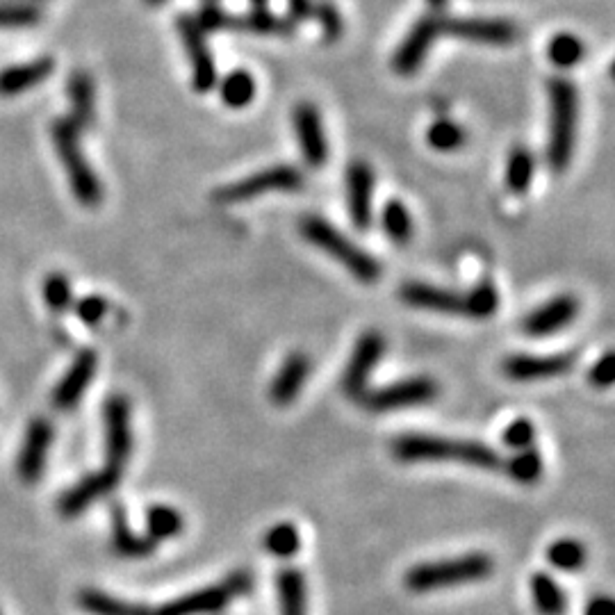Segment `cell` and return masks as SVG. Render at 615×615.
<instances>
[{
  "label": "cell",
  "instance_id": "e0dca14e",
  "mask_svg": "<svg viewBox=\"0 0 615 615\" xmlns=\"http://www.w3.org/2000/svg\"><path fill=\"white\" fill-rule=\"evenodd\" d=\"M96 367H98L96 351L92 349L80 351L76 360L71 363L69 372L64 374V379L57 383V388L53 392V406L60 410H69L73 406H78V401L82 399V395H85V390L94 379Z\"/></svg>",
  "mask_w": 615,
  "mask_h": 615
},
{
  "label": "cell",
  "instance_id": "7bdbcfd3",
  "mask_svg": "<svg viewBox=\"0 0 615 615\" xmlns=\"http://www.w3.org/2000/svg\"><path fill=\"white\" fill-rule=\"evenodd\" d=\"M502 438L508 449L522 451L533 445V440H536V429H533V424L529 420H515L506 426Z\"/></svg>",
  "mask_w": 615,
  "mask_h": 615
},
{
  "label": "cell",
  "instance_id": "9c48e42d",
  "mask_svg": "<svg viewBox=\"0 0 615 615\" xmlns=\"http://www.w3.org/2000/svg\"><path fill=\"white\" fill-rule=\"evenodd\" d=\"M438 397V383L429 376H415L385 388L365 390V395L358 399V404L369 413H390L410 406H424Z\"/></svg>",
  "mask_w": 615,
  "mask_h": 615
},
{
  "label": "cell",
  "instance_id": "52a82bcc",
  "mask_svg": "<svg viewBox=\"0 0 615 615\" xmlns=\"http://www.w3.org/2000/svg\"><path fill=\"white\" fill-rule=\"evenodd\" d=\"M303 187V174L292 164H276V167L262 169L258 174L246 176L237 183L219 187L215 201L219 203H244L267 192H297Z\"/></svg>",
  "mask_w": 615,
  "mask_h": 615
},
{
  "label": "cell",
  "instance_id": "f1b7e54d",
  "mask_svg": "<svg viewBox=\"0 0 615 615\" xmlns=\"http://www.w3.org/2000/svg\"><path fill=\"white\" fill-rule=\"evenodd\" d=\"M80 606L92 615H146V604L119 600L103 590H82Z\"/></svg>",
  "mask_w": 615,
  "mask_h": 615
},
{
  "label": "cell",
  "instance_id": "7c38bea8",
  "mask_svg": "<svg viewBox=\"0 0 615 615\" xmlns=\"http://www.w3.org/2000/svg\"><path fill=\"white\" fill-rule=\"evenodd\" d=\"M385 354V340L379 333L369 331L365 335H360L356 342L354 354H351L347 369L342 374V390L344 395L351 399H360L365 395L369 374L374 372V367L379 365V360Z\"/></svg>",
  "mask_w": 615,
  "mask_h": 615
},
{
  "label": "cell",
  "instance_id": "4fadbf2b",
  "mask_svg": "<svg viewBox=\"0 0 615 615\" xmlns=\"http://www.w3.org/2000/svg\"><path fill=\"white\" fill-rule=\"evenodd\" d=\"M292 121L303 160H306L308 167L322 169L328 162V139L317 108L313 103H299L294 108Z\"/></svg>",
  "mask_w": 615,
  "mask_h": 615
},
{
  "label": "cell",
  "instance_id": "8d00e7d4",
  "mask_svg": "<svg viewBox=\"0 0 615 615\" xmlns=\"http://www.w3.org/2000/svg\"><path fill=\"white\" fill-rule=\"evenodd\" d=\"M547 559H549V563L554 565V568L565 570V572H574V570L584 568L586 547L574 538H561L547 549Z\"/></svg>",
  "mask_w": 615,
  "mask_h": 615
},
{
  "label": "cell",
  "instance_id": "d4e9b609",
  "mask_svg": "<svg viewBox=\"0 0 615 615\" xmlns=\"http://www.w3.org/2000/svg\"><path fill=\"white\" fill-rule=\"evenodd\" d=\"M67 96L71 103V121L76 128H89L96 117V89L87 71H73L67 82Z\"/></svg>",
  "mask_w": 615,
  "mask_h": 615
},
{
  "label": "cell",
  "instance_id": "484cf974",
  "mask_svg": "<svg viewBox=\"0 0 615 615\" xmlns=\"http://www.w3.org/2000/svg\"><path fill=\"white\" fill-rule=\"evenodd\" d=\"M231 30L251 32V35L262 37H290L294 32V21L287 19V16L269 12L265 7H258V10L249 14L233 16Z\"/></svg>",
  "mask_w": 615,
  "mask_h": 615
},
{
  "label": "cell",
  "instance_id": "5b68a950",
  "mask_svg": "<svg viewBox=\"0 0 615 615\" xmlns=\"http://www.w3.org/2000/svg\"><path fill=\"white\" fill-rule=\"evenodd\" d=\"M78 133L80 130L69 117L57 119L51 128L57 158H60L64 171H67L73 196L82 205H87V208H94L103 199V187L101 180L94 174L92 164L87 162L85 153H82Z\"/></svg>",
  "mask_w": 615,
  "mask_h": 615
},
{
  "label": "cell",
  "instance_id": "ba28073f",
  "mask_svg": "<svg viewBox=\"0 0 615 615\" xmlns=\"http://www.w3.org/2000/svg\"><path fill=\"white\" fill-rule=\"evenodd\" d=\"M105 467L114 477L121 479L133 451V429H130V404L123 395H114L105 401Z\"/></svg>",
  "mask_w": 615,
  "mask_h": 615
},
{
  "label": "cell",
  "instance_id": "f35d334b",
  "mask_svg": "<svg viewBox=\"0 0 615 615\" xmlns=\"http://www.w3.org/2000/svg\"><path fill=\"white\" fill-rule=\"evenodd\" d=\"M44 301L53 313H64L73 306V287L64 274H48L44 281Z\"/></svg>",
  "mask_w": 615,
  "mask_h": 615
},
{
  "label": "cell",
  "instance_id": "603a6c76",
  "mask_svg": "<svg viewBox=\"0 0 615 615\" xmlns=\"http://www.w3.org/2000/svg\"><path fill=\"white\" fill-rule=\"evenodd\" d=\"M310 376V360L303 354H290L285 360L278 374L274 376L272 388H269V399L276 406H290L294 399L299 397Z\"/></svg>",
  "mask_w": 615,
  "mask_h": 615
},
{
  "label": "cell",
  "instance_id": "4316f807",
  "mask_svg": "<svg viewBox=\"0 0 615 615\" xmlns=\"http://www.w3.org/2000/svg\"><path fill=\"white\" fill-rule=\"evenodd\" d=\"M278 611L281 615H308V597H306V579L294 568H285L278 572Z\"/></svg>",
  "mask_w": 615,
  "mask_h": 615
},
{
  "label": "cell",
  "instance_id": "1f68e13d",
  "mask_svg": "<svg viewBox=\"0 0 615 615\" xmlns=\"http://www.w3.org/2000/svg\"><path fill=\"white\" fill-rule=\"evenodd\" d=\"M146 524H149V536L155 543H164V540L176 538L183 533V515L169 504H153L146 513Z\"/></svg>",
  "mask_w": 615,
  "mask_h": 615
},
{
  "label": "cell",
  "instance_id": "e575fe53",
  "mask_svg": "<svg viewBox=\"0 0 615 615\" xmlns=\"http://www.w3.org/2000/svg\"><path fill=\"white\" fill-rule=\"evenodd\" d=\"M547 55L554 67L570 69L574 67V64H579L581 60H584L586 46L579 37L570 35V32H561V35H556L552 41H549Z\"/></svg>",
  "mask_w": 615,
  "mask_h": 615
},
{
  "label": "cell",
  "instance_id": "4dcf8cb0",
  "mask_svg": "<svg viewBox=\"0 0 615 615\" xmlns=\"http://www.w3.org/2000/svg\"><path fill=\"white\" fill-rule=\"evenodd\" d=\"M536 174V158L524 146H515L506 160V187L513 194H524L533 183Z\"/></svg>",
  "mask_w": 615,
  "mask_h": 615
},
{
  "label": "cell",
  "instance_id": "7402d4cb",
  "mask_svg": "<svg viewBox=\"0 0 615 615\" xmlns=\"http://www.w3.org/2000/svg\"><path fill=\"white\" fill-rule=\"evenodd\" d=\"M55 71L53 57H37L32 62L16 64L0 71V96H19L41 85Z\"/></svg>",
  "mask_w": 615,
  "mask_h": 615
},
{
  "label": "cell",
  "instance_id": "7a4b0ae2",
  "mask_svg": "<svg viewBox=\"0 0 615 615\" xmlns=\"http://www.w3.org/2000/svg\"><path fill=\"white\" fill-rule=\"evenodd\" d=\"M495 572V559L486 552H470L454 559L420 563L406 572V588L410 593H433L458 586L479 584Z\"/></svg>",
  "mask_w": 615,
  "mask_h": 615
},
{
  "label": "cell",
  "instance_id": "b9f144b4",
  "mask_svg": "<svg viewBox=\"0 0 615 615\" xmlns=\"http://www.w3.org/2000/svg\"><path fill=\"white\" fill-rule=\"evenodd\" d=\"M39 19L37 7L28 3H0V28H30Z\"/></svg>",
  "mask_w": 615,
  "mask_h": 615
},
{
  "label": "cell",
  "instance_id": "d6a6232c",
  "mask_svg": "<svg viewBox=\"0 0 615 615\" xmlns=\"http://www.w3.org/2000/svg\"><path fill=\"white\" fill-rule=\"evenodd\" d=\"M504 472L513 481L529 486V483H536L540 477H543V456H540L533 447L515 451V454L504 463Z\"/></svg>",
  "mask_w": 615,
  "mask_h": 615
},
{
  "label": "cell",
  "instance_id": "ac0fdd59",
  "mask_svg": "<svg viewBox=\"0 0 615 615\" xmlns=\"http://www.w3.org/2000/svg\"><path fill=\"white\" fill-rule=\"evenodd\" d=\"M372 190L374 171L367 162H354L347 171V203L354 226L367 231L372 226Z\"/></svg>",
  "mask_w": 615,
  "mask_h": 615
},
{
  "label": "cell",
  "instance_id": "83f0119b",
  "mask_svg": "<svg viewBox=\"0 0 615 615\" xmlns=\"http://www.w3.org/2000/svg\"><path fill=\"white\" fill-rule=\"evenodd\" d=\"M531 595L533 606L540 615H565L568 611V597L565 590L556 584V579L547 572H536L531 577Z\"/></svg>",
  "mask_w": 615,
  "mask_h": 615
},
{
  "label": "cell",
  "instance_id": "d6986e66",
  "mask_svg": "<svg viewBox=\"0 0 615 615\" xmlns=\"http://www.w3.org/2000/svg\"><path fill=\"white\" fill-rule=\"evenodd\" d=\"M51 442H53V424L44 420V417L32 420L19 454V474L23 481L35 483L41 477Z\"/></svg>",
  "mask_w": 615,
  "mask_h": 615
},
{
  "label": "cell",
  "instance_id": "f5cc1de1",
  "mask_svg": "<svg viewBox=\"0 0 615 615\" xmlns=\"http://www.w3.org/2000/svg\"><path fill=\"white\" fill-rule=\"evenodd\" d=\"M144 3H146V5H153V7H158V5H164V3H167V0H144Z\"/></svg>",
  "mask_w": 615,
  "mask_h": 615
},
{
  "label": "cell",
  "instance_id": "bcb514c9",
  "mask_svg": "<svg viewBox=\"0 0 615 615\" xmlns=\"http://www.w3.org/2000/svg\"><path fill=\"white\" fill-rule=\"evenodd\" d=\"M588 379H590V385H595V388H609V385L613 383V356L606 354L597 360L593 369H590Z\"/></svg>",
  "mask_w": 615,
  "mask_h": 615
},
{
  "label": "cell",
  "instance_id": "60d3db41",
  "mask_svg": "<svg viewBox=\"0 0 615 615\" xmlns=\"http://www.w3.org/2000/svg\"><path fill=\"white\" fill-rule=\"evenodd\" d=\"M313 19H317L319 26H322V35L326 41H331L333 44V41H338L342 37L344 21L333 0H315Z\"/></svg>",
  "mask_w": 615,
  "mask_h": 615
},
{
  "label": "cell",
  "instance_id": "f6af8a7d",
  "mask_svg": "<svg viewBox=\"0 0 615 615\" xmlns=\"http://www.w3.org/2000/svg\"><path fill=\"white\" fill-rule=\"evenodd\" d=\"M110 303L105 301L103 297H98V294H89V297H82L80 301H76V315L80 317V322H85L87 326H96L101 319L108 313Z\"/></svg>",
  "mask_w": 615,
  "mask_h": 615
},
{
  "label": "cell",
  "instance_id": "2e32d148",
  "mask_svg": "<svg viewBox=\"0 0 615 615\" xmlns=\"http://www.w3.org/2000/svg\"><path fill=\"white\" fill-rule=\"evenodd\" d=\"M401 301L408 306L431 310L442 315H467V294L445 290V287L426 285V283H406L399 292Z\"/></svg>",
  "mask_w": 615,
  "mask_h": 615
},
{
  "label": "cell",
  "instance_id": "ab89813d",
  "mask_svg": "<svg viewBox=\"0 0 615 615\" xmlns=\"http://www.w3.org/2000/svg\"><path fill=\"white\" fill-rule=\"evenodd\" d=\"M499 294L492 283H481L467 294V317L488 319L497 313Z\"/></svg>",
  "mask_w": 615,
  "mask_h": 615
},
{
  "label": "cell",
  "instance_id": "cb8c5ba5",
  "mask_svg": "<svg viewBox=\"0 0 615 615\" xmlns=\"http://www.w3.org/2000/svg\"><path fill=\"white\" fill-rule=\"evenodd\" d=\"M112 543L114 549L126 559H144L155 552L158 543L149 536H139L128 524L126 508L121 504H112Z\"/></svg>",
  "mask_w": 615,
  "mask_h": 615
},
{
  "label": "cell",
  "instance_id": "681fc988",
  "mask_svg": "<svg viewBox=\"0 0 615 615\" xmlns=\"http://www.w3.org/2000/svg\"><path fill=\"white\" fill-rule=\"evenodd\" d=\"M426 3H429V7H431L433 12H445V7H447L449 0H426Z\"/></svg>",
  "mask_w": 615,
  "mask_h": 615
},
{
  "label": "cell",
  "instance_id": "d590c367",
  "mask_svg": "<svg viewBox=\"0 0 615 615\" xmlns=\"http://www.w3.org/2000/svg\"><path fill=\"white\" fill-rule=\"evenodd\" d=\"M301 536L292 522H281L265 533V549L278 559H290L299 552Z\"/></svg>",
  "mask_w": 615,
  "mask_h": 615
},
{
  "label": "cell",
  "instance_id": "836d02e7",
  "mask_svg": "<svg viewBox=\"0 0 615 615\" xmlns=\"http://www.w3.org/2000/svg\"><path fill=\"white\" fill-rule=\"evenodd\" d=\"M381 224L383 231L388 233V237L395 244H406L413 235V219H410L408 208L401 201L392 199L385 203V208L381 212Z\"/></svg>",
  "mask_w": 615,
  "mask_h": 615
},
{
  "label": "cell",
  "instance_id": "c3c4849f",
  "mask_svg": "<svg viewBox=\"0 0 615 615\" xmlns=\"http://www.w3.org/2000/svg\"><path fill=\"white\" fill-rule=\"evenodd\" d=\"M586 615H615V604L611 597H595V600L588 604Z\"/></svg>",
  "mask_w": 615,
  "mask_h": 615
},
{
  "label": "cell",
  "instance_id": "8992f818",
  "mask_svg": "<svg viewBox=\"0 0 615 615\" xmlns=\"http://www.w3.org/2000/svg\"><path fill=\"white\" fill-rule=\"evenodd\" d=\"M251 586L253 581L249 572H235L228 574L221 584L192 590V593L180 595L162 606L146 604V615H212L224 611L237 597L249 593Z\"/></svg>",
  "mask_w": 615,
  "mask_h": 615
},
{
  "label": "cell",
  "instance_id": "ee69618b",
  "mask_svg": "<svg viewBox=\"0 0 615 615\" xmlns=\"http://www.w3.org/2000/svg\"><path fill=\"white\" fill-rule=\"evenodd\" d=\"M196 26L203 32H219V30H231L233 14L221 10V5L215 7H201V12L194 16Z\"/></svg>",
  "mask_w": 615,
  "mask_h": 615
},
{
  "label": "cell",
  "instance_id": "44dd1931",
  "mask_svg": "<svg viewBox=\"0 0 615 615\" xmlns=\"http://www.w3.org/2000/svg\"><path fill=\"white\" fill-rule=\"evenodd\" d=\"M579 313V301L570 297V294H561L545 306L533 310V313L524 319V331L533 338H543V335H552L561 328L568 326Z\"/></svg>",
  "mask_w": 615,
  "mask_h": 615
},
{
  "label": "cell",
  "instance_id": "30bf717a",
  "mask_svg": "<svg viewBox=\"0 0 615 615\" xmlns=\"http://www.w3.org/2000/svg\"><path fill=\"white\" fill-rule=\"evenodd\" d=\"M178 35L183 39L187 57H190L192 64V87L194 92L208 94L217 87L219 76H217V64L215 57H212L208 41H205V32L196 26L194 16L183 14L178 16L176 21Z\"/></svg>",
  "mask_w": 615,
  "mask_h": 615
},
{
  "label": "cell",
  "instance_id": "74e56055",
  "mask_svg": "<svg viewBox=\"0 0 615 615\" xmlns=\"http://www.w3.org/2000/svg\"><path fill=\"white\" fill-rule=\"evenodd\" d=\"M426 142H429L431 149H436L440 153L456 151L465 144V130L454 121L440 119L436 123H431L429 130H426Z\"/></svg>",
  "mask_w": 615,
  "mask_h": 615
},
{
  "label": "cell",
  "instance_id": "8fae6325",
  "mask_svg": "<svg viewBox=\"0 0 615 615\" xmlns=\"http://www.w3.org/2000/svg\"><path fill=\"white\" fill-rule=\"evenodd\" d=\"M440 19L442 16L438 14H426L410 28V32L395 51V57H392V71H395L397 76H413V73L420 71L431 46L436 44V39L442 35Z\"/></svg>",
  "mask_w": 615,
  "mask_h": 615
},
{
  "label": "cell",
  "instance_id": "9a60e30c",
  "mask_svg": "<svg viewBox=\"0 0 615 615\" xmlns=\"http://www.w3.org/2000/svg\"><path fill=\"white\" fill-rule=\"evenodd\" d=\"M574 365L572 354H552V356H511L504 360L502 372L511 381L531 383V381H547L556 376L568 374Z\"/></svg>",
  "mask_w": 615,
  "mask_h": 615
},
{
  "label": "cell",
  "instance_id": "3957f363",
  "mask_svg": "<svg viewBox=\"0 0 615 615\" xmlns=\"http://www.w3.org/2000/svg\"><path fill=\"white\" fill-rule=\"evenodd\" d=\"M579 94L568 78L549 80V144L547 162L554 171H565L572 160L577 137Z\"/></svg>",
  "mask_w": 615,
  "mask_h": 615
},
{
  "label": "cell",
  "instance_id": "816d5d0a",
  "mask_svg": "<svg viewBox=\"0 0 615 615\" xmlns=\"http://www.w3.org/2000/svg\"><path fill=\"white\" fill-rule=\"evenodd\" d=\"M201 3H203V7H215V5L221 3V0H201Z\"/></svg>",
  "mask_w": 615,
  "mask_h": 615
},
{
  "label": "cell",
  "instance_id": "f907efd6",
  "mask_svg": "<svg viewBox=\"0 0 615 615\" xmlns=\"http://www.w3.org/2000/svg\"><path fill=\"white\" fill-rule=\"evenodd\" d=\"M249 3L258 10V7H265V5L269 3V0H249Z\"/></svg>",
  "mask_w": 615,
  "mask_h": 615
},
{
  "label": "cell",
  "instance_id": "277c9868",
  "mask_svg": "<svg viewBox=\"0 0 615 615\" xmlns=\"http://www.w3.org/2000/svg\"><path fill=\"white\" fill-rule=\"evenodd\" d=\"M301 235L306 240L322 249L326 256L338 260L347 272L358 278L360 283H374L381 278V265L376 262L365 249H360L358 244L349 240L347 235H342L333 224H328L326 219L317 215H308L301 219Z\"/></svg>",
  "mask_w": 615,
  "mask_h": 615
},
{
  "label": "cell",
  "instance_id": "ffe728a7",
  "mask_svg": "<svg viewBox=\"0 0 615 615\" xmlns=\"http://www.w3.org/2000/svg\"><path fill=\"white\" fill-rule=\"evenodd\" d=\"M119 481L121 479L114 477L108 470L89 474V477L78 481L71 490L64 492L60 499V513L64 518H76V515L85 513L96 499H101L103 495H108V492L117 488Z\"/></svg>",
  "mask_w": 615,
  "mask_h": 615
},
{
  "label": "cell",
  "instance_id": "7dc6e473",
  "mask_svg": "<svg viewBox=\"0 0 615 615\" xmlns=\"http://www.w3.org/2000/svg\"><path fill=\"white\" fill-rule=\"evenodd\" d=\"M287 3H290V16L294 21L313 19L315 0H287Z\"/></svg>",
  "mask_w": 615,
  "mask_h": 615
},
{
  "label": "cell",
  "instance_id": "6da1fadb",
  "mask_svg": "<svg viewBox=\"0 0 615 615\" xmlns=\"http://www.w3.org/2000/svg\"><path fill=\"white\" fill-rule=\"evenodd\" d=\"M392 454L401 463H463L479 470L504 467L497 449L481 445L477 440H456L442 436H401L392 442Z\"/></svg>",
  "mask_w": 615,
  "mask_h": 615
},
{
  "label": "cell",
  "instance_id": "f546056e",
  "mask_svg": "<svg viewBox=\"0 0 615 615\" xmlns=\"http://www.w3.org/2000/svg\"><path fill=\"white\" fill-rule=\"evenodd\" d=\"M219 96L226 103V108L231 110H244L253 98H256V78L249 71H233L228 76L217 82Z\"/></svg>",
  "mask_w": 615,
  "mask_h": 615
},
{
  "label": "cell",
  "instance_id": "5bb4252c",
  "mask_svg": "<svg viewBox=\"0 0 615 615\" xmlns=\"http://www.w3.org/2000/svg\"><path fill=\"white\" fill-rule=\"evenodd\" d=\"M442 35L488 46H508L518 39V28L504 19H440Z\"/></svg>",
  "mask_w": 615,
  "mask_h": 615
}]
</instances>
